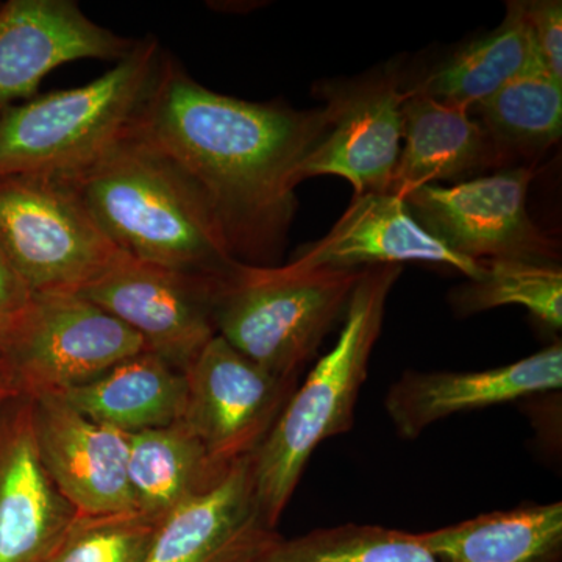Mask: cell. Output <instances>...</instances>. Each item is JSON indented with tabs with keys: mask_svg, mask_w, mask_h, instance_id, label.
<instances>
[{
	"mask_svg": "<svg viewBox=\"0 0 562 562\" xmlns=\"http://www.w3.org/2000/svg\"><path fill=\"white\" fill-rule=\"evenodd\" d=\"M325 109L241 101L161 58L131 135L171 160L220 221L235 260L269 266L297 210V172L328 128Z\"/></svg>",
	"mask_w": 562,
	"mask_h": 562,
	"instance_id": "obj_1",
	"label": "cell"
},
{
	"mask_svg": "<svg viewBox=\"0 0 562 562\" xmlns=\"http://www.w3.org/2000/svg\"><path fill=\"white\" fill-rule=\"evenodd\" d=\"M68 179L111 241L133 260L210 279L241 262L202 192L131 133Z\"/></svg>",
	"mask_w": 562,
	"mask_h": 562,
	"instance_id": "obj_2",
	"label": "cell"
},
{
	"mask_svg": "<svg viewBox=\"0 0 562 562\" xmlns=\"http://www.w3.org/2000/svg\"><path fill=\"white\" fill-rule=\"evenodd\" d=\"M401 265L366 268L351 294L338 341L322 357L305 383L297 384L265 441L251 454L258 513L276 530L297 490L314 450L353 427L355 409L368 379L373 347Z\"/></svg>",
	"mask_w": 562,
	"mask_h": 562,
	"instance_id": "obj_3",
	"label": "cell"
},
{
	"mask_svg": "<svg viewBox=\"0 0 562 562\" xmlns=\"http://www.w3.org/2000/svg\"><path fill=\"white\" fill-rule=\"evenodd\" d=\"M161 58L157 40L138 41L99 79L7 106L0 113V179L70 177L98 161L131 133Z\"/></svg>",
	"mask_w": 562,
	"mask_h": 562,
	"instance_id": "obj_4",
	"label": "cell"
},
{
	"mask_svg": "<svg viewBox=\"0 0 562 562\" xmlns=\"http://www.w3.org/2000/svg\"><path fill=\"white\" fill-rule=\"evenodd\" d=\"M366 269L301 271L238 262L213 281L217 335L280 379L299 380L346 316Z\"/></svg>",
	"mask_w": 562,
	"mask_h": 562,
	"instance_id": "obj_5",
	"label": "cell"
},
{
	"mask_svg": "<svg viewBox=\"0 0 562 562\" xmlns=\"http://www.w3.org/2000/svg\"><path fill=\"white\" fill-rule=\"evenodd\" d=\"M0 249L33 295L80 291L125 257L61 176L0 179Z\"/></svg>",
	"mask_w": 562,
	"mask_h": 562,
	"instance_id": "obj_6",
	"label": "cell"
},
{
	"mask_svg": "<svg viewBox=\"0 0 562 562\" xmlns=\"http://www.w3.org/2000/svg\"><path fill=\"white\" fill-rule=\"evenodd\" d=\"M138 333L76 292L33 295L16 317L2 362L24 397L94 382L147 351Z\"/></svg>",
	"mask_w": 562,
	"mask_h": 562,
	"instance_id": "obj_7",
	"label": "cell"
},
{
	"mask_svg": "<svg viewBox=\"0 0 562 562\" xmlns=\"http://www.w3.org/2000/svg\"><path fill=\"white\" fill-rule=\"evenodd\" d=\"M535 173L520 166L452 187L427 184L405 202L425 231L461 257L560 266V243L528 214Z\"/></svg>",
	"mask_w": 562,
	"mask_h": 562,
	"instance_id": "obj_8",
	"label": "cell"
},
{
	"mask_svg": "<svg viewBox=\"0 0 562 562\" xmlns=\"http://www.w3.org/2000/svg\"><path fill=\"white\" fill-rule=\"evenodd\" d=\"M328 128L303 160L297 181L336 176L349 181L355 195L390 192L402 149V106L409 95L398 66L355 79L317 81Z\"/></svg>",
	"mask_w": 562,
	"mask_h": 562,
	"instance_id": "obj_9",
	"label": "cell"
},
{
	"mask_svg": "<svg viewBox=\"0 0 562 562\" xmlns=\"http://www.w3.org/2000/svg\"><path fill=\"white\" fill-rule=\"evenodd\" d=\"M184 376L181 420L221 469L257 452L299 384L265 371L220 335L206 344Z\"/></svg>",
	"mask_w": 562,
	"mask_h": 562,
	"instance_id": "obj_10",
	"label": "cell"
},
{
	"mask_svg": "<svg viewBox=\"0 0 562 562\" xmlns=\"http://www.w3.org/2000/svg\"><path fill=\"white\" fill-rule=\"evenodd\" d=\"M214 279L169 271L125 255L76 294L138 333L149 351L184 373L217 335Z\"/></svg>",
	"mask_w": 562,
	"mask_h": 562,
	"instance_id": "obj_11",
	"label": "cell"
},
{
	"mask_svg": "<svg viewBox=\"0 0 562 562\" xmlns=\"http://www.w3.org/2000/svg\"><path fill=\"white\" fill-rule=\"evenodd\" d=\"M29 398L44 468L79 516L136 512L127 435L91 420L58 395Z\"/></svg>",
	"mask_w": 562,
	"mask_h": 562,
	"instance_id": "obj_12",
	"label": "cell"
},
{
	"mask_svg": "<svg viewBox=\"0 0 562 562\" xmlns=\"http://www.w3.org/2000/svg\"><path fill=\"white\" fill-rule=\"evenodd\" d=\"M135 46L70 0H10L0 7V109L32 98L41 80L65 63L121 61Z\"/></svg>",
	"mask_w": 562,
	"mask_h": 562,
	"instance_id": "obj_13",
	"label": "cell"
},
{
	"mask_svg": "<svg viewBox=\"0 0 562 562\" xmlns=\"http://www.w3.org/2000/svg\"><path fill=\"white\" fill-rule=\"evenodd\" d=\"M420 261L447 266L479 279L482 261L454 254L414 220L405 199L392 192L355 195L349 209L319 241L295 251L288 265L301 271L366 269Z\"/></svg>",
	"mask_w": 562,
	"mask_h": 562,
	"instance_id": "obj_14",
	"label": "cell"
},
{
	"mask_svg": "<svg viewBox=\"0 0 562 562\" xmlns=\"http://www.w3.org/2000/svg\"><path fill=\"white\" fill-rule=\"evenodd\" d=\"M279 536L258 513L247 457L162 517L144 562H254Z\"/></svg>",
	"mask_w": 562,
	"mask_h": 562,
	"instance_id": "obj_15",
	"label": "cell"
},
{
	"mask_svg": "<svg viewBox=\"0 0 562 562\" xmlns=\"http://www.w3.org/2000/svg\"><path fill=\"white\" fill-rule=\"evenodd\" d=\"M562 346L554 342L531 357L479 372L403 373L387 392V416L403 439L419 438L436 422L560 391Z\"/></svg>",
	"mask_w": 562,
	"mask_h": 562,
	"instance_id": "obj_16",
	"label": "cell"
},
{
	"mask_svg": "<svg viewBox=\"0 0 562 562\" xmlns=\"http://www.w3.org/2000/svg\"><path fill=\"white\" fill-rule=\"evenodd\" d=\"M41 460L31 398L0 424V562H44L76 522Z\"/></svg>",
	"mask_w": 562,
	"mask_h": 562,
	"instance_id": "obj_17",
	"label": "cell"
},
{
	"mask_svg": "<svg viewBox=\"0 0 562 562\" xmlns=\"http://www.w3.org/2000/svg\"><path fill=\"white\" fill-rule=\"evenodd\" d=\"M402 114V149L390 188L397 198L508 161L469 111L443 105L409 88Z\"/></svg>",
	"mask_w": 562,
	"mask_h": 562,
	"instance_id": "obj_18",
	"label": "cell"
},
{
	"mask_svg": "<svg viewBox=\"0 0 562 562\" xmlns=\"http://www.w3.org/2000/svg\"><path fill=\"white\" fill-rule=\"evenodd\" d=\"M55 395L91 420L132 435L183 419L187 376L147 350L121 361L94 382Z\"/></svg>",
	"mask_w": 562,
	"mask_h": 562,
	"instance_id": "obj_19",
	"label": "cell"
},
{
	"mask_svg": "<svg viewBox=\"0 0 562 562\" xmlns=\"http://www.w3.org/2000/svg\"><path fill=\"white\" fill-rule=\"evenodd\" d=\"M539 65L543 61L524 2H509L505 20L495 31L461 46L412 90L471 113L473 106L486 101L508 81Z\"/></svg>",
	"mask_w": 562,
	"mask_h": 562,
	"instance_id": "obj_20",
	"label": "cell"
},
{
	"mask_svg": "<svg viewBox=\"0 0 562 562\" xmlns=\"http://www.w3.org/2000/svg\"><path fill=\"white\" fill-rule=\"evenodd\" d=\"M417 535L441 562H560L562 503H528Z\"/></svg>",
	"mask_w": 562,
	"mask_h": 562,
	"instance_id": "obj_21",
	"label": "cell"
},
{
	"mask_svg": "<svg viewBox=\"0 0 562 562\" xmlns=\"http://www.w3.org/2000/svg\"><path fill=\"white\" fill-rule=\"evenodd\" d=\"M128 438V483L136 512L161 520L173 508L210 490L231 469L210 461L183 420L169 427L132 432Z\"/></svg>",
	"mask_w": 562,
	"mask_h": 562,
	"instance_id": "obj_22",
	"label": "cell"
},
{
	"mask_svg": "<svg viewBox=\"0 0 562 562\" xmlns=\"http://www.w3.org/2000/svg\"><path fill=\"white\" fill-rule=\"evenodd\" d=\"M471 111L506 160L513 155L535 157L561 138L562 81L546 66H535Z\"/></svg>",
	"mask_w": 562,
	"mask_h": 562,
	"instance_id": "obj_23",
	"label": "cell"
},
{
	"mask_svg": "<svg viewBox=\"0 0 562 562\" xmlns=\"http://www.w3.org/2000/svg\"><path fill=\"white\" fill-rule=\"evenodd\" d=\"M483 273L450 292L449 301L460 317L498 306H524L553 330L562 327L561 266L519 260H482Z\"/></svg>",
	"mask_w": 562,
	"mask_h": 562,
	"instance_id": "obj_24",
	"label": "cell"
},
{
	"mask_svg": "<svg viewBox=\"0 0 562 562\" xmlns=\"http://www.w3.org/2000/svg\"><path fill=\"white\" fill-rule=\"evenodd\" d=\"M254 562H441L417 532L346 524L284 539L279 536Z\"/></svg>",
	"mask_w": 562,
	"mask_h": 562,
	"instance_id": "obj_25",
	"label": "cell"
},
{
	"mask_svg": "<svg viewBox=\"0 0 562 562\" xmlns=\"http://www.w3.org/2000/svg\"><path fill=\"white\" fill-rule=\"evenodd\" d=\"M158 524L138 512L79 516L44 562H144Z\"/></svg>",
	"mask_w": 562,
	"mask_h": 562,
	"instance_id": "obj_26",
	"label": "cell"
},
{
	"mask_svg": "<svg viewBox=\"0 0 562 562\" xmlns=\"http://www.w3.org/2000/svg\"><path fill=\"white\" fill-rule=\"evenodd\" d=\"M524 10L543 65L554 79L562 81V3L524 2Z\"/></svg>",
	"mask_w": 562,
	"mask_h": 562,
	"instance_id": "obj_27",
	"label": "cell"
},
{
	"mask_svg": "<svg viewBox=\"0 0 562 562\" xmlns=\"http://www.w3.org/2000/svg\"><path fill=\"white\" fill-rule=\"evenodd\" d=\"M32 299V291L18 276L0 249V314L7 317H18L27 308Z\"/></svg>",
	"mask_w": 562,
	"mask_h": 562,
	"instance_id": "obj_28",
	"label": "cell"
},
{
	"mask_svg": "<svg viewBox=\"0 0 562 562\" xmlns=\"http://www.w3.org/2000/svg\"><path fill=\"white\" fill-rule=\"evenodd\" d=\"M16 397H21V394L18 392L16 387H14L9 373H7L5 368H3L2 362H0V405L10 401V398Z\"/></svg>",
	"mask_w": 562,
	"mask_h": 562,
	"instance_id": "obj_29",
	"label": "cell"
},
{
	"mask_svg": "<svg viewBox=\"0 0 562 562\" xmlns=\"http://www.w3.org/2000/svg\"><path fill=\"white\" fill-rule=\"evenodd\" d=\"M16 317H7L0 314V360H2L3 353H5L7 346L10 342L11 331H13V325Z\"/></svg>",
	"mask_w": 562,
	"mask_h": 562,
	"instance_id": "obj_30",
	"label": "cell"
}]
</instances>
